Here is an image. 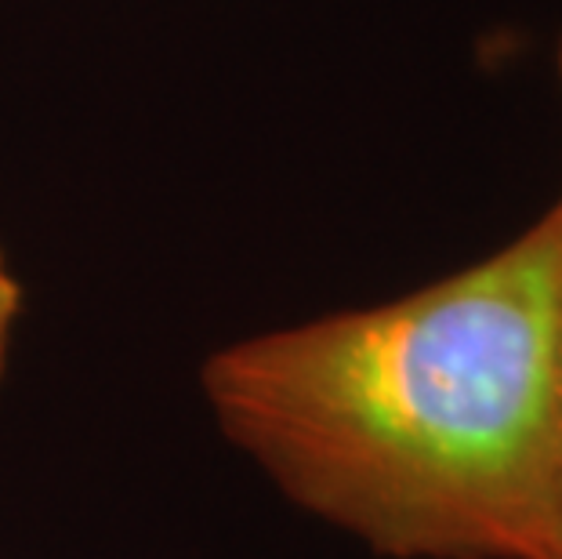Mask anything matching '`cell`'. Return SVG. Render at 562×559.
<instances>
[{
    "label": "cell",
    "instance_id": "obj_4",
    "mask_svg": "<svg viewBox=\"0 0 562 559\" xmlns=\"http://www.w3.org/2000/svg\"><path fill=\"white\" fill-rule=\"evenodd\" d=\"M555 74H559V85H562V37H559V47H555Z\"/></svg>",
    "mask_w": 562,
    "mask_h": 559
},
{
    "label": "cell",
    "instance_id": "obj_3",
    "mask_svg": "<svg viewBox=\"0 0 562 559\" xmlns=\"http://www.w3.org/2000/svg\"><path fill=\"white\" fill-rule=\"evenodd\" d=\"M562 559V389H559V433H555V487H552V556Z\"/></svg>",
    "mask_w": 562,
    "mask_h": 559
},
{
    "label": "cell",
    "instance_id": "obj_1",
    "mask_svg": "<svg viewBox=\"0 0 562 559\" xmlns=\"http://www.w3.org/2000/svg\"><path fill=\"white\" fill-rule=\"evenodd\" d=\"M222 433L294 505L389 559H548L562 197L469 269L218 349Z\"/></svg>",
    "mask_w": 562,
    "mask_h": 559
},
{
    "label": "cell",
    "instance_id": "obj_2",
    "mask_svg": "<svg viewBox=\"0 0 562 559\" xmlns=\"http://www.w3.org/2000/svg\"><path fill=\"white\" fill-rule=\"evenodd\" d=\"M22 313V283L15 280V272L8 269V258L0 251V378L8 367V349H11V331Z\"/></svg>",
    "mask_w": 562,
    "mask_h": 559
}]
</instances>
